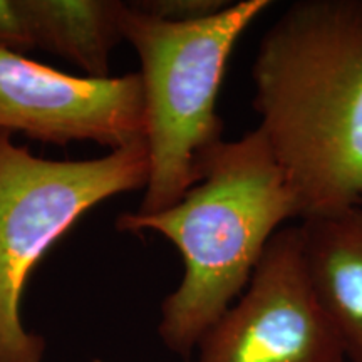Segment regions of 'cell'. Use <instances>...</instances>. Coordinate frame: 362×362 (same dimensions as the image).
Returning <instances> with one entry per match:
<instances>
[{
  "label": "cell",
  "instance_id": "7",
  "mask_svg": "<svg viewBox=\"0 0 362 362\" xmlns=\"http://www.w3.org/2000/svg\"><path fill=\"white\" fill-rule=\"evenodd\" d=\"M298 228L319 305L344 357L362 362V208L309 216Z\"/></svg>",
  "mask_w": 362,
  "mask_h": 362
},
{
  "label": "cell",
  "instance_id": "4",
  "mask_svg": "<svg viewBox=\"0 0 362 362\" xmlns=\"http://www.w3.org/2000/svg\"><path fill=\"white\" fill-rule=\"evenodd\" d=\"M144 139L86 161H51L0 131V362H44L45 339L25 329L22 296L45 252L86 211L148 183Z\"/></svg>",
  "mask_w": 362,
  "mask_h": 362
},
{
  "label": "cell",
  "instance_id": "3",
  "mask_svg": "<svg viewBox=\"0 0 362 362\" xmlns=\"http://www.w3.org/2000/svg\"><path fill=\"white\" fill-rule=\"evenodd\" d=\"M270 6V0H240L205 19L168 22L144 16L126 2L123 37L141 62L149 161L136 214L173 206L202 180L208 156L223 141L216 101L230 56Z\"/></svg>",
  "mask_w": 362,
  "mask_h": 362
},
{
  "label": "cell",
  "instance_id": "8",
  "mask_svg": "<svg viewBox=\"0 0 362 362\" xmlns=\"http://www.w3.org/2000/svg\"><path fill=\"white\" fill-rule=\"evenodd\" d=\"M33 49L72 62L86 78H110L112 49L123 37L126 2L19 0Z\"/></svg>",
  "mask_w": 362,
  "mask_h": 362
},
{
  "label": "cell",
  "instance_id": "2",
  "mask_svg": "<svg viewBox=\"0 0 362 362\" xmlns=\"http://www.w3.org/2000/svg\"><path fill=\"white\" fill-rule=\"evenodd\" d=\"M291 218H300V208L257 128L223 139L205 161L202 180L173 206L117 216L119 232L160 233L183 259L178 288L161 304L158 336L166 349L187 361L194 354Z\"/></svg>",
  "mask_w": 362,
  "mask_h": 362
},
{
  "label": "cell",
  "instance_id": "1",
  "mask_svg": "<svg viewBox=\"0 0 362 362\" xmlns=\"http://www.w3.org/2000/svg\"><path fill=\"white\" fill-rule=\"evenodd\" d=\"M259 129L300 220L362 202V0H298L259 44Z\"/></svg>",
  "mask_w": 362,
  "mask_h": 362
},
{
  "label": "cell",
  "instance_id": "9",
  "mask_svg": "<svg viewBox=\"0 0 362 362\" xmlns=\"http://www.w3.org/2000/svg\"><path fill=\"white\" fill-rule=\"evenodd\" d=\"M230 2L225 0H136L129 2L134 11L168 22L198 21L214 16Z\"/></svg>",
  "mask_w": 362,
  "mask_h": 362
},
{
  "label": "cell",
  "instance_id": "5",
  "mask_svg": "<svg viewBox=\"0 0 362 362\" xmlns=\"http://www.w3.org/2000/svg\"><path fill=\"white\" fill-rule=\"evenodd\" d=\"M197 362H344L307 274L298 226L280 228L250 282L197 347Z\"/></svg>",
  "mask_w": 362,
  "mask_h": 362
},
{
  "label": "cell",
  "instance_id": "10",
  "mask_svg": "<svg viewBox=\"0 0 362 362\" xmlns=\"http://www.w3.org/2000/svg\"><path fill=\"white\" fill-rule=\"evenodd\" d=\"M0 49L19 54L33 51L19 0H0Z\"/></svg>",
  "mask_w": 362,
  "mask_h": 362
},
{
  "label": "cell",
  "instance_id": "6",
  "mask_svg": "<svg viewBox=\"0 0 362 362\" xmlns=\"http://www.w3.org/2000/svg\"><path fill=\"white\" fill-rule=\"evenodd\" d=\"M0 131L57 146L93 141L111 151L141 141V76H71L0 49Z\"/></svg>",
  "mask_w": 362,
  "mask_h": 362
}]
</instances>
